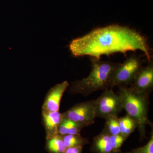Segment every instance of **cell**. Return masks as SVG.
<instances>
[{
    "label": "cell",
    "instance_id": "cell-12",
    "mask_svg": "<svg viewBox=\"0 0 153 153\" xmlns=\"http://www.w3.org/2000/svg\"><path fill=\"white\" fill-rule=\"evenodd\" d=\"M45 149L49 153H64L66 149L62 137L57 134L46 137Z\"/></svg>",
    "mask_w": 153,
    "mask_h": 153
},
{
    "label": "cell",
    "instance_id": "cell-5",
    "mask_svg": "<svg viewBox=\"0 0 153 153\" xmlns=\"http://www.w3.org/2000/svg\"><path fill=\"white\" fill-rule=\"evenodd\" d=\"M96 117L105 119L111 116H117L123 110L122 100L112 88L105 89L95 100Z\"/></svg>",
    "mask_w": 153,
    "mask_h": 153
},
{
    "label": "cell",
    "instance_id": "cell-4",
    "mask_svg": "<svg viewBox=\"0 0 153 153\" xmlns=\"http://www.w3.org/2000/svg\"><path fill=\"white\" fill-rule=\"evenodd\" d=\"M144 60L140 56L131 54L123 63H118L114 70L109 83V88L115 86L131 85L136 75L142 67Z\"/></svg>",
    "mask_w": 153,
    "mask_h": 153
},
{
    "label": "cell",
    "instance_id": "cell-18",
    "mask_svg": "<svg viewBox=\"0 0 153 153\" xmlns=\"http://www.w3.org/2000/svg\"><path fill=\"white\" fill-rule=\"evenodd\" d=\"M83 147H71L66 148L64 153H82Z\"/></svg>",
    "mask_w": 153,
    "mask_h": 153
},
{
    "label": "cell",
    "instance_id": "cell-16",
    "mask_svg": "<svg viewBox=\"0 0 153 153\" xmlns=\"http://www.w3.org/2000/svg\"><path fill=\"white\" fill-rule=\"evenodd\" d=\"M127 138L121 134L110 135L109 140L111 148V153H121L122 146Z\"/></svg>",
    "mask_w": 153,
    "mask_h": 153
},
{
    "label": "cell",
    "instance_id": "cell-13",
    "mask_svg": "<svg viewBox=\"0 0 153 153\" xmlns=\"http://www.w3.org/2000/svg\"><path fill=\"white\" fill-rule=\"evenodd\" d=\"M119 122L120 134L127 138L138 127L135 121L127 114L123 117L119 118Z\"/></svg>",
    "mask_w": 153,
    "mask_h": 153
},
{
    "label": "cell",
    "instance_id": "cell-6",
    "mask_svg": "<svg viewBox=\"0 0 153 153\" xmlns=\"http://www.w3.org/2000/svg\"><path fill=\"white\" fill-rule=\"evenodd\" d=\"M63 117L84 127L93 124L96 117L95 100L79 102L63 113Z\"/></svg>",
    "mask_w": 153,
    "mask_h": 153
},
{
    "label": "cell",
    "instance_id": "cell-17",
    "mask_svg": "<svg viewBox=\"0 0 153 153\" xmlns=\"http://www.w3.org/2000/svg\"><path fill=\"white\" fill-rule=\"evenodd\" d=\"M153 128L151 132L150 138L146 144L133 149L126 153H153Z\"/></svg>",
    "mask_w": 153,
    "mask_h": 153
},
{
    "label": "cell",
    "instance_id": "cell-8",
    "mask_svg": "<svg viewBox=\"0 0 153 153\" xmlns=\"http://www.w3.org/2000/svg\"><path fill=\"white\" fill-rule=\"evenodd\" d=\"M69 86V82L64 81L51 88L46 94L42 107V111H59L61 99Z\"/></svg>",
    "mask_w": 153,
    "mask_h": 153
},
{
    "label": "cell",
    "instance_id": "cell-14",
    "mask_svg": "<svg viewBox=\"0 0 153 153\" xmlns=\"http://www.w3.org/2000/svg\"><path fill=\"white\" fill-rule=\"evenodd\" d=\"M63 143L66 148L83 147L89 143L88 139L80 134H66L62 136Z\"/></svg>",
    "mask_w": 153,
    "mask_h": 153
},
{
    "label": "cell",
    "instance_id": "cell-10",
    "mask_svg": "<svg viewBox=\"0 0 153 153\" xmlns=\"http://www.w3.org/2000/svg\"><path fill=\"white\" fill-rule=\"evenodd\" d=\"M110 134L105 128L93 139L90 151L94 153H111Z\"/></svg>",
    "mask_w": 153,
    "mask_h": 153
},
{
    "label": "cell",
    "instance_id": "cell-7",
    "mask_svg": "<svg viewBox=\"0 0 153 153\" xmlns=\"http://www.w3.org/2000/svg\"><path fill=\"white\" fill-rule=\"evenodd\" d=\"M130 87L138 92L150 94L153 89V61L140 68Z\"/></svg>",
    "mask_w": 153,
    "mask_h": 153
},
{
    "label": "cell",
    "instance_id": "cell-15",
    "mask_svg": "<svg viewBox=\"0 0 153 153\" xmlns=\"http://www.w3.org/2000/svg\"><path fill=\"white\" fill-rule=\"evenodd\" d=\"M104 128L110 135H114L120 134L119 117L117 116H111L105 119Z\"/></svg>",
    "mask_w": 153,
    "mask_h": 153
},
{
    "label": "cell",
    "instance_id": "cell-11",
    "mask_svg": "<svg viewBox=\"0 0 153 153\" xmlns=\"http://www.w3.org/2000/svg\"><path fill=\"white\" fill-rule=\"evenodd\" d=\"M83 128L84 127L82 125L63 117L57 133L61 136L66 134H80V132Z\"/></svg>",
    "mask_w": 153,
    "mask_h": 153
},
{
    "label": "cell",
    "instance_id": "cell-3",
    "mask_svg": "<svg viewBox=\"0 0 153 153\" xmlns=\"http://www.w3.org/2000/svg\"><path fill=\"white\" fill-rule=\"evenodd\" d=\"M118 88L117 94L122 100L123 109L137 123L140 140L142 141L146 138L147 126L153 128V123L149 118L150 94L138 92L128 86L121 85Z\"/></svg>",
    "mask_w": 153,
    "mask_h": 153
},
{
    "label": "cell",
    "instance_id": "cell-1",
    "mask_svg": "<svg viewBox=\"0 0 153 153\" xmlns=\"http://www.w3.org/2000/svg\"><path fill=\"white\" fill-rule=\"evenodd\" d=\"M74 57L89 56L100 59L102 55L142 51L149 63L152 61L147 39L138 32L126 26L112 25L97 28L73 39L69 44Z\"/></svg>",
    "mask_w": 153,
    "mask_h": 153
},
{
    "label": "cell",
    "instance_id": "cell-2",
    "mask_svg": "<svg viewBox=\"0 0 153 153\" xmlns=\"http://www.w3.org/2000/svg\"><path fill=\"white\" fill-rule=\"evenodd\" d=\"M91 70L86 77L76 79L71 82L68 92L88 96L95 91L109 88V83L114 70L118 63L110 61L101 60L90 57Z\"/></svg>",
    "mask_w": 153,
    "mask_h": 153
},
{
    "label": "cell",
    "instance_id": "cell-19",
    "mask_svg": "<svg viewBox=\"0 0 153 153\" xmlns=\"http://www.w3.org/2000/svg\"></svg>",
    "mask_w": 153,
    "mask_h": 153
},
{
    "label": "cell",
    "instance_id": "cell-9",
    "mask_svg": "<svg viewBox=\"0 0 153 153\" xmlns=\"http://www.w3.org/2000/svg\"><path fill=\"white\" fill-rule=\"evenodd\" d=\"M42 124L46 133V137L58 134V128L63 118V113L60 111H42Z\"/></svg>",
    "mask_w": 153,
    "mask_h": 153
}]
</instances>
